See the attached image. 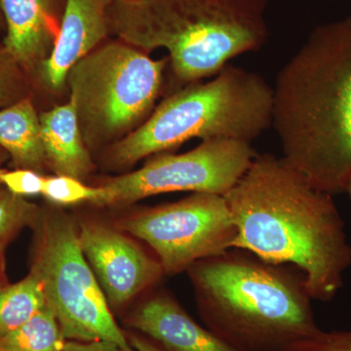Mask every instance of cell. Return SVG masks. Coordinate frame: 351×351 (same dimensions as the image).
<instances>
[{
    "mask_svg": "<svg viewBox=\"0 0 351 351\" xmlns=\"http://www.w3.org/2000/svg\"><path fill=\"white\" fill-rule=\"evenodd\" d=\"M223 197L237 228L232 248L295 267L315 301L336 297L351 267V246L332 195L283 157L262 154Z\"/></svg>",
    "mask_w": 351,
    "mask_h": 351,
    "instance_id": "cell-1",
    "label": "cell"
},
{
    "mask_svg": "<svg viewBox=\"0 0 351 351\" xmlns=\"http://www.w3.org/2000/svg\"><path fill=\"white\" fill-rule=\"evenodd\" d=\"M271 126L283 158L316 189L351 175V17L318 25L277 75Z\"/></svg>",
    "mask_w": 351,
    "mask_h": 351,
    "instance_id": "cell-2",
    "label": "cell"
},
{
    "mask_svg": "<svg viewBox=\"0 0 351 351\" xmlns=\"http://www.w3.org/2000/svg\"><path fill=\"white\" fill-rule=\"evenodd\" d=\"M205 326L234 351H294L317 336L304 277L232 248L188 269Z\"/></svg>",
    "mask_w": 351,
    "mask_h": 351,
    "instance_id": "cell-3",
    "label": "cell"
},
{
    "mask_svg": "<svg viewBox=\"0 0 351 351\" xmlns=\"http://www.w3.org/2000/svg\"><path fill=\"white\" fill-rule=\"evenodd\" d=\"M269 0H113L110 29L124 43L168 53L181 88L213 77L269 36ZM180 88V89H181Z\"/></svg>",
    "mask_w": 351,
    "mask_h": 351,
    "instance_id": "cell-4",
    "label": "cell"
},
{
    "mask_svg": "<svg viewBox=\"0 0 351 351\" xmlns=\"http://www.w3.org/2000/svg\"><path fill=\"white\" fill-rule=\"evenodd\" d=\"M274 88L254 73L228 64L208 82L168 95L138 128L114 143L110 163L133 165L193 138L251 143L271 126Z\"/></svg>",
    "mask_w": 351,
    "mask_h": 351,
    "instance_id": "cell-5",
    "label": "cell"
},
{
    "mask_svg": "<svg viewBox=\"0 0 351 351\" xmlns=\"http://www.w3.org/2000/svg\"><path fill=\"white\" fill-rule=\"evenodd\" d=\"M167 60H154L124 41L97 47L66 77L88 147L119 140L154 112Z\"/></svg>",
    "mask_w": 351,
    "mask_h": 351,
    "instance_id": "cell-6",
    "label": "cell"
},
{
    "mask_svg": "<svg viewBox=\"0 0 351 351\" xmlns=\"http://www.w3.org/2000/svg\"><path fill=\"white\" fill-rule=\"evenodd\" d=\"M32 270L43 282L46 302L66 341H107L136 351L117 324L106 295L80 246L78 228L68 217L44 219Z\"/></svg>",
    "mask_w": 351,
    "mask_h": 351,
    "instance_id": "cell-7",
    "label": "cell"
},
{
    "mask_svg": "<svg viewBox=\"0 0 351 351\" xmlns=\"http://www.w3.org/2000/svg\"><path fill=\"white\" fill-rule=\"evenodd\" d=\"M251 143L232 138L202 141L180 154H159L142 168L98 186L92 204L115 206L175 191L225 196L256 156Z\"/></svg>",
    "mask_w": 351,
    "mask_h": 351,
    "instance_id": "cell-8",
    "label": "cell"
},
{
    "mask_svg": "<svg viewBox=\"0 0 351 351\" xmlns=\"http://www.w3.org/2000/svg\"><path fill=\"white\" fill-rule=\"evenodd\" d=\"M120 228L149 245L168 276L232 249L237 235L225 197L203 193L145 208L124 219Z\"/></svg>",
    "mask_w": 351,
    "mask_h": 351,
    "instance_id": "cell-9",
    "label": "cell"
},
{
    "mask_svg": "<svg viewBox=\"0 0 351 351\" xmlns=\"http://www.w3.org/2000/svg\"><path fill=\"white\" fill-rule=\"evenodd\" d=\"M80 246L112 311H119L163 276L160 263L126 235L98 223H80Z\"/></svg>",
    "mask_w": 351,
    "mask_h": 351,
    "instance_id": "cell-10",
    "label": "cell"
},
{
    "mask_svg": "<svg viewBox=\"0 0 351 351\" xmlns=\"http://www.w3.org/2000/svg\"><path fill=\"white\" fill-rule=\"evenodd\" d=\"M113 0H64L59 32L49 56L41 63L46 85L60 89L71 66L98 47L107 36Z\"/></svg>",
    "mask_w": 351,
    "mask_h": 351,
    "instance_id": "cell-11",
    "label": "cell"
},
{
    "mask_svg": "<svg viewBox=\"0 0 351 351\" xmlns=\"http://www.w3.org/2000/svg\"><path fill=\"white\" fill-rule=\"evenodd\" d=\"M125 323L161 351H234L198 324L166 293H157L141 302Z\"/></svg>",
    "mask_w": 351,
    "mask_h": 351,
    "instance_id": "cell-12",
    "label": "cell"
},
{
    "mask_svg": "<svg viewBox=\"0 0 351 351\" xmlns=\"http://www.w3.org/2000/svg\"><path fill=\"white\" fill-rule=\"evenodd\" d=\"M58 0H0L6 25L3 48L20 66L32 68L49 56L59 32Z\"/></svg>",
    "mask_w": 351,
    "mask_h": 351,
    "instance_id": "cell-13",
    "label": "cell"
},
{
    "mask_svg": "<svg viewBox=\"0 0 351 351\" xmlns=\"http://www.w3.org/2000/svg\"><path fill=\"white\" fill-rule=\"evenodd\" d=\"M46 160L56 175L82 180L93 169L73 99L39 115Z\"/></svg>",
    "mask_w": 351,
    "mask_h": 351,
    "instance_id": "cell-14",
    "label": "cell"
},
{
    "mask_svg": "<svg viewBox=\"0 0 351 351\" xmlns=\"http://www.w3.org/2000/svg\"><path fill=\"white\" fill-rule=\"evenodd\" d=\"M0 147L19 168L36 171L47 163L40 120L29 97L0 110Z\"/></svg>",
    "mask_w": 351,
    "mask_h": 351,
    "instance_id": "cell-15",
    "label": "cell"
},
{
    "mask_svg": "<svg viewBox=\"0 0 351 351\" xmlns=\"http://www.w3.org/2000/svg\"><path fill=\"white\" fill-rule=\"evenodd\" d=\"M47 304L36 271L20 282L0 290V338L18 329Z\"/></svg>",
    "mask_w": 351,
    "mask_h": 351,
    "instance_id": "cell-16",
    "label": "cell"
},
{
    "mask_svg": "<svg viewBox=\"0 0 351 351\" xmlns=\"http://www.w3.org/2000/svg\"><path fill=\"white\" fill-rule=\"evenodd\" d=\"M66 343L59 321L48 304L24 325L0 338L8 351H63Z\"/></svg>",
    "mask_w": 351,
    "mask_h": 351,
    "instance_id": "cell-17",
    "label": "cell"
},
{
    "mask_svg": "<svg viewBox=\"0 0 351 351\" xmlns=\"http://www.w3.org/2000/svg\"><path fill=\"white\" fill-rule=\"evenodd\" d=\"M99 195V188H92L80 180L66 175L45 177L43 195L51 202L59 205L92 203Z\"/></svg>",
    "mask_w": 351,
    "mask_h": 351,
    "instance_id": "cell-18",
    "label": "cell"
},
{
    "mask_svg": "<svg viewBox=\"0 0 351 351\" xmlns=\"http://www.w3.org/2000/svg\"><path fill=\"white\" fill-rule=\"evenodd\" d=\"M34 207L21 196L0 191V242L32 219Z\"/></svg>",
    "mask_w": 351,
    "mask_h": 351,
    "instance_id": "cell-19",
    "label": "cell"
},
{
    "mask_svg": "<svg viewBox=\"0 0 351 351\" xmlns=\"http://www.w3.org/2000/svg\"><path fill=\"white\" fill-rule=\"evenodd\" d=\"M19 66L4 48L0 49V110L25 98Z\"/></svg>",
    "mask_w": 351,
    "mask_h": 351,
    "instance_id": "cell-20",
    "label": "cell"
},
{
    "mask_svg": "<svg viewBox=\"0 0 351 351\" xmlns=\"http://www.w3.org/2000/svg\"><path fill=\"white\" fill-rule=\"evenodd\" d=\"M44 182L45 177L34 170H0V184L5 186L9 193L21 197L43 195Z\"/></svg>",
    "mask_w": 351,
    "mask_h": 351,
    "instance_id": "cell-21",
    "label": "cell"
},
{
    "mask_svg": "<svg viewBox=\"0 0 351 351\" xmlns=\"http://www.w3.org/2000/svg\"><path fill=\"white\" fill-rule=\"evenodd\" d=\"M294 351H351V331H321Z\"/></svg>",
    "mask_w": 351,
    "mask_h": 351,
    "instance_id": "cell-22",
    "label": "cell"
},
{
    "mask_svg": "<svg viewBox=\"0 0 351 351\" xmlns=\"http://www.w3.org/2000/svg\"><path fill=\"white\" fill-rule=\"evenodd\" d=\"M63 351H126L121 346L112 341H66Z\"/></svg>",
    "mask_w": 351,
    "mask_h": 351,
    "instance_id": "cell-23",
    "label": "cell"
},
{
    "mask_svg": "<svg viewBox=\"0 0 351 351\" xmlns=\"http://www.w3.org/2000/svg\"><path fill=\"white\" fill-rule=\"evenodd\" d=\"M127 339L136 351H161L151 341L137 332H127Z\"/></svg>",
    "mask_w": 351,
    "mask_h": 351,
    "instance_id": "cell-24",
    "label": "cell"
},
{
    "mask_svg": "<svg viewBox=\"0 0 351 351\" xmlns=\"http://www.w3.org/2000/svg\"><path fill=\"white\" fill-rule=\"evenodd\" d=\"M343 193H348L351 200V175L348 177V181H346L345 191Z\"/></svg>",
    "mask_w": 351,
    "mask_h": 351,
    "instance_id": "cell-25",
    "label": "cell"
},
{
    "mask_svg": "<svg viewBox=\"0 0 351 351\" xmlns=\"http://www.w3.org/2000/svg\"><path fill=\"white\" fill-rule=\"evenodd\" d=\"M4 242H0V258H1L2 252H3Z\"/></svg>",
    "mask_w": 351,
    "mask_h": 351,
    "instance_id": "cell-26",
    "label": "cell"
},
{
    "mask_svg": "<svg viewBox=\"0 0 351 351\" xmlns=\"http://www.w3.org/2000/svg\"><path fill=\"white\" fill-rule=\"evenodd\" d=\"M2 25V18H1V12H0V29H1Z\"/></svg>",
    "mask_w": 351,
    "mask_h": 351,
    "instance_id": "cell-27",
    "label": "cell"
},
{
    "mask_svg": "<svg viewBox=\"0 0 351 351\" xmlns=\"http://www.w3.org/2000/svg\"><path fill=\"white\" fill-rule=\"evenodd\" d=\"M2 156H3V154H2V152H0V163H1L2 159H3V157H2Z\"/></svg>",
    "mask_w": 351,
    "mask_h": 351,
    "instance_id": "cell-28",
    "label": "cell"
}]
</instances>
